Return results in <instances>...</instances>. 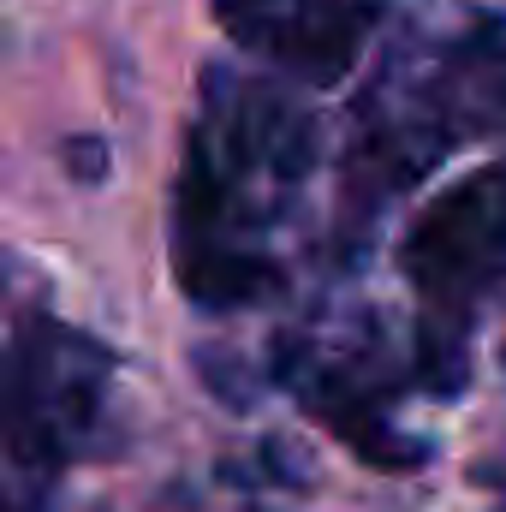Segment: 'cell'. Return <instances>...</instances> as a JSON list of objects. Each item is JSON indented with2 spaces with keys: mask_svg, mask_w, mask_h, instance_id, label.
<instances>
[{
  "mask_svg": "<svg viewBox=\"0 0 506 512\" xmlns=\"http://www.w3.org/2000/svg\"><path fill=\"white\" fill-rule=\"evenodd\" d=\"M280 382L298 393V405L328 423L364 465L411 471L429 459V441L405 435L393 423V399L405 387H423L417 364H399L376 328L346 334H298L280 346Z\"/></svg>",
  "mask_w": 506,
  "mask_h": 512,
  "instance_id": "5b68a950",
  "label": "cell"
},
{
  "mask_svg": "<svg viewBox=\"0 0 506 512\" xmlns=\"http://www.w3.org/2000/svg\"><path fill=\"white\" fill-rule=\"evenodd\" d=\"M114 393V352L60 322L30 316L0 346V465L18 483H48L102 435Z\"/></svg>",
  "mask_w": 506,
  "mask_h": 512,
  "instance_id": "277c9868",
  "label": "cell"
},
{
  "mask_svg": "<svg viewBox=\"0 0 506 512\" xmlns=\"http://www.w3.org/2000/svg\"><path fill=\"white\" fill-rule=\"evenodd\" d=\"M399 274L423 304L417 376L429 393L453 399L471 370V328L506 292V161L429 197L399 245Z\"/></svg>",
  "mask_w": 506,
  "mask_h": 512,
  "instance_id": "3957f363",
  "label": "cell"
},
{
  "mask_svg": "<svg viewBox=\"0 0 506 512\" xmlns=\"http://www.w3.org/2000/svg\"><path fill=\"white\" fill-rule=\"evenodd\" d=\"M316 114L251 72L209 66L173 191V268L197 310H251L286 286L274 233L316 173Z\"/></svg>",
  "mask_w": 506,
  "mask_h": 512,
  "instance_id": "6da1fadb",
  "label": "cell"
},
{
  "mask_svg": "<svg viewBox=\"0 0 506 512\" xmlns=\"http://www.w3.org/2000/svg\"><path fill=\"white\" fill-rule=\"evenodd\" d=\"M209 6L245 54L268 60L274 72L310 90H334L358 66L381 18L376 0H209Z\"/></svg>",
  "mask_w": 506,
  "mask_h": 512,
  "instance_id": "8992f818",
  "label": "cell"
},
{
  "mask_svg": "<svg viewBox=\"0 0 506 512\" xmlns=\"http://www.w3.org/2000/svg\"><path fill=\"white\" fill-rule=\"evenodd\" d=\"M465 143H506V24L489 12L393 42L364 84L340 155L346 239H364L393 197Z\"/></svg>",
  "mask_w": 506,
  "mask_h": 512,
  "instance_id": "7a4b0ae2",
  "label": "cell"
}]
</instances>
